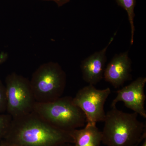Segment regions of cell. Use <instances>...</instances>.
Returning a JSON list of instances; mask_svg holds the SVG:
<instances>
[{
  "instance_id": "6da1fadb",
  "label": "cell",
  "mask_w": 146,
  "mask_h": 146,
  "mask_svg": "<svg viewBox=\"0 0 146 146\" xmlns=\"http://www.w3.org/2000/svg\"><path fill=\"white\" fill-rule=\"evenodd\" d=\"M7 131L18 145L24 146H56L74 143L70 131L55 127L34 111L12 118Z\"/></svg>"
},
{
  "instance_id": "7a4b0ae2",
  "label": "cell",
  "mask_w": 146,
  "mask_h": 146,
  "mask_svg": "<svg viewBox=\"0 0 146 146\" xmlns=\"http://www.w3.org/2000/svg\"><path fill=\"white\" fill-rule=\"evenodd\" d=\"M106 114L102 132L103 143L107 146H135L146 137V125L136 112L127 113L116 106Z\"/></svg>"
},
{
  "instance_id": "3957f363",
  "label": "cell",
  "mask_w": 146,
  "mask_h": 146,
  "mask_svg": "<svg viewBox=\"0 0 146 146\" xmlns=\"http://www.w3.org/2000/svg\"><path fill=\"white\" fill-rule=\"evenodd\" d=\"M33 111L50 124L65 131L84 127L86 123L84 113L70 96L61 97L50 102H35Z\"/></svg>"
},
{
  "instance_id": "277c9868",
  "label": "cell",
  "mask_w": 146,
  "mask_h": 146,
  "mask_svg": "<svg viewBox=\"0 0 146 146\" xmlns=\"http://www.w3.org/2000/svg\"><path fill=\"white\" fill-rule=\"evenodd\" d=\"M30 82L35 102H50L62 97L66 85L67 77L58 63L50 61L37 68Z\"/></svg>"
},
{
  "instance_id": "5b68a950",
  "label": "cell",
  "mask_w": 146,
  "mask_h": 146,
  "mask_svg": "<svg viewBox=\"0 0 146 146\" xmlns=\"http://www.w3.org/2000/svg\"><path fill=\"white\" fill-rule=\"evenodd\" d=\"M5 82L7 114L13 119L32 112L36 102L30 80L13 72L7 76Z\"/></svg>"
},
{
  "instance_id": "8992f818",
  "label": "cell",
  "mask_w": 146,
  "mask_h": 146,
  "mask_svg": "<svg viewBox=\"0 0 146 146\" xmlns=\"http://www.w3.org/2000/svg\"><path fill=\"white\" fill-rule=\"evenodd\" d=\"M110 94L109 88L98 89L89 84L78 91L73 101L84 113L86 123H97L104 121L106 114L104 105Z\"/></svg>"
},
{
  "instance_id": "52a82bcc",
  "label": "cell",
  "mask_w": 146,
  "mask_h": 146,
  "mask_svg": "<svg viewBox=\"0 0 146 146\" xmlns=\"http://www.w3.org/2000/svg\"><path fill=\"white\" fill-rule=\"evenodd\" d=\"M146 78L140 77L117 91L116 98L112 101L111 107H115L118 102H123L128 108L144 118H146L145 104L146 98L145 94Z\"/></svg>"
},
{
  "instance_id": "ba28073f",
  "label": "cell",
  "mask_w": 146,
  "mask_h": 146,
  "mask_svg": "<svg viewBox=\"0 0 146 146\" xmlns=\"http://www.w3.org/2000/svg\"><path fill=\"white\" fill-rule=\"evenodd\" d=\"M131 60L128 51L115 54L105 69L104 78L115 89L132 79Z\"/></svg>"
},
{
  "instance_id": "9c48e42d",
  "label": "cell",
  "mask_w": 146,
  "mask_h": 146,
  "mask_svg": "<svg viewBox=\"0 0 146 146\" xmlns=\"http://www.w3.org/2000/svg\"><path fill=\"white\" fill-rule=\"evenodd\" d=\"M116 34V33L103 49L96 52L82 61L80 67L82 79L88 84L95 86L104 78L107 61L106 52Z\"/></svg>"
},
{
  "instance_id": "30bf717a",
  "label": "cell",
  "mask_w": 146,
  "mask_h": 146,
  "mask_svg": "<svg viewBox=\"0 0 146 146\" xmlns=\"http://www.w3.org/2000/svg\"><path fill=\"white\" fill-rule=\"evenodd\" d=\"M75 146H100L102 134L96 126V123H86L83 128L74 129L70 131Z\"/></svg>"
},
{
  "instance_id": "8fae6325",
  "label": "cell",
  "mask_w": 146,
  "mask_h": 146,
  "mask_svg": "<svg viewBox=\"0 0 146 146\" xmlns=\"http://www.w3.org/2000/svg\"><path fill=\"white\" fill-rule=\"evenodd\" d=\"M118 5L126 11L131 27L130 44L132 45L134 41V33L135 31L134 19L135 17L134 8L136 4V0H116Z\"/></svg>"
},
{
  "instance_id": "7c38bea8",
  "label": "cell",
  "mask_w": 146,
  "mask_h": 146,
  "mask_svg": "<svg viewBox=\"0 0 146 146\" xmlns=\"http://www.w3.org/2000/svg\"><path fill=\"white\" fill-rule=\"evenodd\" d=\"M7 96L5 86L0 80V114L7 110Z\"/></svg>"
},
{
  "instance_id": "4fadbf2b",
  "label": "cell",
  "mask_w": 146,
  "mask_h": 146,
  "mask_svg": "<svg viewBox=\"0 0 146 146\" xmlns=\"http://www.w3.org/2000/svg\"><path fill=\"white\" fill-rule=\"evenodd\" d=\"M12 118L8 114H0V132L8 130Z\"/></svg>"
},
{
  "instance_id": "5bb4252c",
  "label": "cell",
  "mask_w": 146,
  "mask_h": 146,
  "mask_svg": "<svg viewBox=\"0 0 146 146\" xmlns=\"http://www.w3.org/2000/svg\"><path fill=\"white\" fill-rule=\"evenodd\" d=\"M44 1H52L56 4L58 7L63 6L66 4L70 2V0H44Z\"/></svg>"
},
{
  "instance_id": "9a60e30c",
  "label": "cell",
  "mask_w": 146,
  "mask_h": 146,
  "mask_svg": "<svg viewBox=\"0 0 146 146\" xmlns=\"http://www.w3.org/2000/svg\"><path fill=\"white\" fill-rule=\"evenodd\" d=\"M8 55L6 52L0 53V65L2 64L8 58Z\"/></svg>"
},
{
  "instance_id": "2e32d148",
  "label": "cell",
  "mask_w": 146,
  "mask_h": 146,
  "mask_svg": "<svg viewBox=\"0 0 146 146\" xmlns=\"http://www.w3.org/2000/svg\"><path fill=\"white\" fill-rule=\"evenodd\" d=\"M146 146V138H145V140H144V141L143 143V144H142V146Z\"/></svg>"
},
{
  "instance_id": "e0dca14e",
  "label": "cell",
  "mask_w": 146,
  "mask_h": 146,
  "mask_svg": "<svg viewBox=\"0 0 146 146\" xmlns=\"http://www.w3.org/2000/svg\"><path fill=\"white\" fill-rule=\"evenodd\" d=\"M138 145H136V146H138Z\"/></svg>"
}]
</instances>
